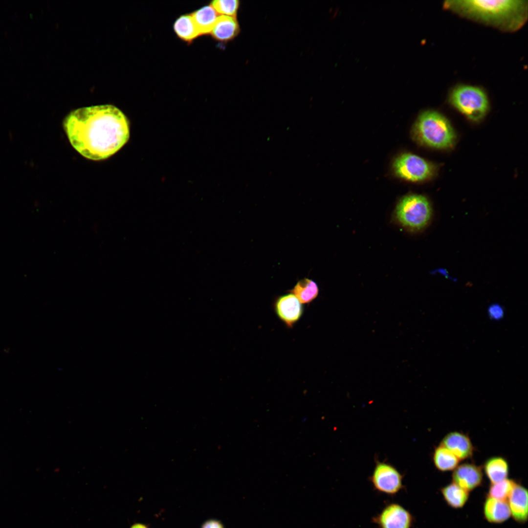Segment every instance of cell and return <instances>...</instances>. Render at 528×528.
<instances>
[{
  "label": "cell",
  "instance_id": "obj_1",
  "mask_svg": "<svg viewBox=\"0 0 528 528\" xmlns=\"http://www.w3.org/2000/svg\"><path fill=\"white\" fill-rule=\"evenodd\" d=\"M64 127L73 147L91 160L107 158L120 150L130 136L129 121L112 105L80 108L65 118Z\"/></svg>",
  "mask_w": 528,
  "mask_h": 528
},
{
  "label": "cell",
  "instance_id": "obj_2",
  "mask_svg": "<svg viewBox=\"0 0 528 528\" xmlns=\"http://www.w3.org/2000/svg\"><path fill=\"white\" fill-rule=\"evenodd\" d=\"M443 6L461 16L504 31H516L528 19V2L524 0H447Z\"/></svg>",
  "mask_w": 528,
  "mask_h": 528
},
{
  "label": "cell",
  "instance_id": "obj_3",
  "mask_svg": "<svg viewBox=\"0 0 528 528\" xmlns=\"http://www.w3.org/2000/svg\"><path fill=\"white\" fill-rule=\"evenodd\" d=\"M416 139L436 149H446L455 140L454 131L449 121L440 113L427 110L418 116L413 129Z\"/></svg>",
  "mask_w": 528,
  "mask_h": 528
},
{
  "label": "cell",
  "instance_id": "obj_4",
  "mask_svg": "<svg viewBox=\"0 0 528 528\" xmlns=\"http://www.w3.org/2000/svg\"><path fill=\"white\" fill-rule=\"evenodd\" d=\"M432 211L428 199L416 194L403 197L397 203L395 218L402 227L410 231H418L429 223Z\"/></svg>",
  "mask_w": 528,
  "mask_h": 528
},
{
  "label": "cell",
  "instance_id": "obj_5",
  "mask_svg": "<svg viewBox=\"0 0 528 528\" xmlns=\"http://www.w3.org/2000/svg\"><path fill=\"white\" fill-rule=\"evenodd\" d=\"M449 100L456 109L474 121L484 118L488 109L486 93L477 86L461 85L455 87L450 94Z\"/></svg>",
  "mask_w": 528,
  "mask_h": 528
},
{
  "label": "cell",
  "instance_id": "obj_6",
  "mask_svg": "<svg viewBox=\"0 0 528 528\" xmlns=\"http://www.w3.org/2000/svg\"><path fill=\"white\" fill-rule=\"evenodd\" d=\"M375 463L372 474L369 478L374 490L394 496L404 488V475L395 466L377 460L375 461Z\"/></svg>",
  "mask_w": 528,
  "mask_h": 528
},
{
  "label": "cell",
  "instance_id": "obj_7",
  "mask_svg": "<svg viewBox=\"0 0 528 528\" xmlns=\"http://www.w3.org/2000/svg\"><path fill=\"white\" fill-rule=\"evenodd\" d=\"M396 175L413 182L429 178L433 174V166L423 158L412 154L405 153L397 157L393 164Z\"/></svg>",
  "mask_w": 528,
  "mask_h": 528
},
{
  "label": "cell",
  "instance_id": "obj_8",
  "mask_svg": "<svg viewBox=\"0 0 528 528\" xmlns=\"http://www.w3.org/2000/svg\"><path fill=\"white\" fill-rule=\"evenodd\" d=\"M412 514L399 503L386 504L372 521L378 528H412L414 523Z\"/></svg>",
  "mask_w": 528,
  "mask_h": 528
},
{
  "label": "cell",
  "instance_id": "obj_9",
  "mask_svg": "<svg viewBox=\"0 0 528 528\" xmlns=\"http://www.w3.org/2000/svg\"><path fill=\"white\" fill-rule=\"evenodd\" d=\"M452 478L453 483L469 492L481 484L483 474L480 466L473 463H464L454 470Z\"/></svg>",
  "mask_w": 528,
  "mask_h": 528
},
{
  "label": "cell",
  "instance_id": "obj_10",
  "mask_svg": "<svg viewBox=\"0 0 528 528\" xmlns=\"http://www.w3.org/2000/svg\"><path fill=\"white\" fill-rule=\"evenodd\" d=\"M275 308L278 316L289 327L300 319L303 310L301 303L292 293L278 298Z\"/></svg>",
  "mask_w": 528,
  "mask_h": 528
},
{
  "label": "cell",
  "instance_id": "obj_11",
  "mask_svg": "<svg viewBox=\"0 0 528 528\" xmlns=\"http://www.w3.org/2000/svg\"><path fill=\"white\" fill-rule=\"evenodd\" d=\"M444 446L460 460L467 459L472 457L474 447L467 435L457 431L446 434L440 442Z\"/></svg>",
  "mask_w": 528,
  "mask_h": 528
},
{
  "label": "cell",
  "instance_id": "obj_12",
  "mask_svg": "<svg viewBox=\"0 0 528 528\" xmlns=\"http://www.w3.org/2000/svg\"><path fill=\"white\" fill-rule=\"evenodd\" d=\"M514 520L520 524L526 523L528 518V492L523 485L516 483L507 502Z\"/></svg>",
  "mask_w": 528,
  "mask_h": 528
},
{
  "label": "cell",
  "instance_id": "obj_13",
  "mask_svg": "<svg viewBox=\"0 0 528 528\" xmlns=\"http://www.w3.org/2000/svg\"><path fill=\"white\" fill-rule=\"evenodd\" d=\"M240 32V27L236 17L219 15L210 32L212 37L220 42L234 39Z\"/></svg>",
  "mask_w": 528,
  "mask_h": 528
},
{
  "label": "cell",
  "instance_id": "obj_14",
  "mask_svg": "<svg viewBox=\"0 0 528 528\" xmlns=\"http://www.w3.org/2000/svg\"><path fill=\"white\" fill-rule=\"evenodd\" d=\"M484 514L490 523L499 524L507 520L511 513L506 501L488 497L484 505Z\"/></svg>",
  "mask_w": 528,
  "mask_h": 528
},
{
  "label": "cell",
  "instance_id": "obj_15",
  "mask_svg": "<svg viewBox=\"0 0 528 528\" xmlns=\"http://www.w3.org/2000/svg\"><path fill=\"white\" fill-rule=\"evenodd\" d=\"M191 15L200 35L210 33L219 16L210 4L200 8Z\"/></svg>",
  "mask_w": 528,
  "mask_h": 528
},
{
  "label": "cell",
  "instance_id": "obj_16",
  "mask_svg": "<svg viewBox=\"0 0 528 528\" xmlns=\"http://www.w3.org/2000/svg\"><path fill=\"white\" fill-rule=\"evenodd\" d=\"M484 469L491 484L507 479L509 473L507 462L505 458L499 456L487 459L484 465Z\"/></svg>",
  "mask_w": 528,
  "mask_h": 528
},
{
  "label": "cell",
  "instance_id": "obj_17",
  "mask_svg": "<svg viewBox=\"0 0 528 528\" xmlns=\"http://www.w3.org/2000/svg\"><path fill=\"white\" fill-rule=\"evenodd\" d=\"M173 27L176 35L186 42L191 43L200 35L191 14L178 17Z\"/></svg>",
  "mask_w": 528,
  "mask_h": 528
},
{
  "label": "cell",
  "instance_id": "obj_18",
  "mask_svg": "<svg viewBox=\"0 0 528 528\" xmlns=\"http://www.w3.org/2000/svg\"><path fill=\"white\" fill-rule=\"evenodd\" d=\"M441 492L446 503L454 508L463 507L469 498V492L454 483L443 487Z\"/></svg>",
  "mask_w": 528,
  "mask_h": 528
},
{
  "label": "cell",
  "instance_id": "obj_19",
  "mask_svg": "<svg viewBox=\"0 0 528 528\" xmlns=\"http://www.w3.org/2000/svg\"><path fill=\"white\" fill-rule=\"evenodd\" d=\"M432 459L437 469L443 472L454 470L459 465L460 461L451 452L441 445L435 449Z\"/></svg>",
  "mask_w": 528,
  "mask_h": 528
},
{
  "label": "cell",
  "instance_id": "obj_20",
  "mask_svg": "<svg viewBox=\"0 0 528 528\" xmlns=\"http://www.w3.org/2000/svg\"><path fill=\"white\" fill-rule=\"evenodd\" d=\"M291 291L301 303L307 304L317 297L319 288L315 282L304 278L298 281Z\"/></svg>",
  "mask_w": 528,
  "mask_h": 528
},
{
  "label": "cell",
  "instance_id": "obj_21",
  "mask_svg": "<svg viewBox=\"0 0 528 528\" xmlns=\"http://www.w3.org/2000/svg\"><path fill=\"white\" fill-rule=\"evenodd\" d=\"M511 479H506L500 482L491 484L489 486L488 497L502 501H507L516 484Z\"/></svg>",
  "mask_w": 528,
  "mask_h": 528
},
{
  "label": "cell",
  "instance_id": "obj_22",
  "mask_svg": "<svg viewBox=\"0 0 528 528\" xmlns=\"http://www.w3.org/2000/svg\"><path fill=\"white\" fill-rule=\"evenodd\" d=\"M210 5L219 15L236 17L240 1L238 0H215Z\"/></svg>",
  "mask_w": 528,
  "mask_h": 528
},
{
  "label": "cell",
  "instance_id": "obj_23",
  "mask_svg": "<svg viewBox=\"0 0 528 528\" xmlns=\"http://www.w3.org/2000/svg\"><path fill=\"white\" fill-rule=\"evenodd\" d=\"M489 316L493 320L501 319L504 315L503 308L498 304H493L489 306L488 309Z\"/></svg>",
  "mask_w": 528,
  "mask_h": 528
},
{
  "label": "cell",
  "instance_id": "obj_24",
  "mask_svg": "<svg viewBox=\"0 0 528 528\" xmlns=\"http://www.w3.org/2000/svg\"><path fill=\"white\" fill-rule=\"evenodd\" d=\"M200 528H224L222 523L216 519H209L205 521Z\"/></svg>",
  "mask_w": 528,
  "mask_h": 528
},
{
  "label": "cell",
  "instance_id": "obj_25",
  "mask_svg": "<svg viewBox=\"0 0 528 528\" xmlns=\"http://www.w3.org/2000/svg\"><path fill=\"white\" fill-rule=\"evenodd\" d=\"M130 528H149L148 526L142 523H135L132 525Z\"/></svg>",
  "mask_w": 528,
  "mask_h": 528
}]
</instances>
